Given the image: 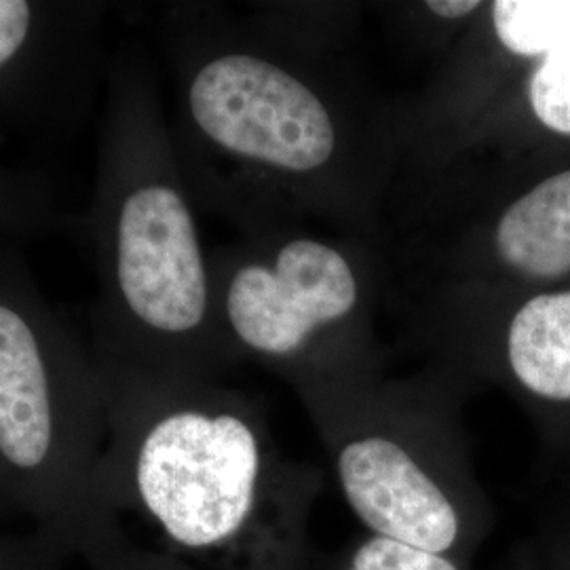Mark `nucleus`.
<instances>
[{
    "label": "nucleus",
    "mask_w": 570,
    "mask_h": 570,
    "mask_svg": "<svg viewBox=\"0 0 570 570\" xmlns=\"http://www.w3.org/2000/svg\"><path fill=\"white\" fill-rule=\"evenodd\" d=\"M508 357L530 393L570 402V292L534 296L515 313Z\"/></svg>",
    "instance_id": "obj_9"
},
{
    "label": "nucleus",
    "mask_w": 570,
    "mask_h": 570,
    "mask_svg": "<svg viewBox=\"0 0 570 570\" xmlns=\"http://www.w3.org/2000/svg\"><path fill=\"white\" fill-rule=\"evenodd\" d=\"M346 570H461L444 553L416 550L385 537H370L348 562Z\"/></svg>",
    "instance_id": "obj_14"
},
{
    "label": "nucleus",
    "mask_w": 570,
    "mask_h": 570,
    "mask_svg": "<svg viewBox=\"0 0 570 570\" xmlns=\"http://www.w3.org/2000/svg\"><path fill=\"white\" fill-rule=\"evenodd\" d=\"M91 570H193L169 551L146 550L134 543L122 527L110 530L106 537L82 551Z\"/></svg>",
    "instance_id": "obj_13"
},
{
    "label": "nucleus",
    "mask_w": 570,
    "mask_h": 570,
    "mask_svg": "<svg viewBox=\"0 0 570 570\" xmlns=\"http://www.w3.org/2000/svg\"><path fill=\"white\" fill-rule=\"evenodd\" d=\"M98 0H0V138H61L104 96L110 56Z\"/></svg>",
    "instance_id": "obj_5"
},
{
    "label": "nucleus",
    "mask_w": 570,
    "mask_h": 570,
    "mask_svg": "<svg viewBox=\"0 0 570 570\" xmlns=\"http://www.w3.org/2000/svg\"><path fill=\"white\" fill-rule=\"evenodd\" d=\"M338 478L346 503L374 537L444 556L456 546L459 511L400 444L385 438L346 444L338 456Z\"/></svg>",
    "instance_id": "obj_7"
},
{
    "label": "nucleus",
    "mask_w": 570,
    "mask_h": 570,
    "mask_svg": "<svg viewBox=\"0 0 570 570\" xmlns=\"http://www.w3.org/2000/svg\"><path fill=\"white\" fill-rule=\"evenodd\" d=\"M85 230L98 279V366L190 379L212 289L190 205L167 165L155 91L131 47L119 45L108 61Z\"/></svg>",
    "instance_id": "obj_1"
},
{
    "label": "nucleus",
    "mask_w": 570,
    "mask_h": 570,
    "mask_svg": "<svg viewBox=\"0 0 570 570\" xmlns=\"http://www.w3.org/2000/svg\"><path fill=\"white\" fill-rule=\"evenodd\" d=\"M68 558L70 551L42 530L0 532V570H63Z\"/></svg>",
    "instance_id": "obj_15"
},
{
    "label": "nucleus",
    "mask_w": 570,
    "mask_h": 570,
    "mask_svg": "<svg viewBox=\"0 0 570 570\" xmlns=\"http://www.w3.org/2000/svg\"><path fill=\"white\" fill-rule=\"evenodd\" d=\"M480 7L478 0H429L428 9L431 13L446 18V20H459L473 13Z\"/></svg>",
    "instance_id": "obj_16"
},
{
    "label": "nucleus",
    "mask_w": 570,
    "mask_h": 570,
    "mask_svg": "<svg viewBox=\"0 0 570 570\" xmlns=\"http://www.w3.org/2000/svg\"><path fill=\"white\" fill-rule=\"evenodd\" d=\"M492 21L511 53L548 58L570 39V0H497Z\"/></svg>",
    "instance_id": "obj_11"
},
{
    "label": "nucleus",
    "mask_w": 570,
    "mask_h": 570,
    "mask_svg": "<svg viewBox=\"0 0 570 570\" xmlns=\"http://www.w3.org/2000/svg\"><path fill=\"white\" fill-rule=\"evenodd\" d=\"M23 515L18 499L13 497L11 489L7 487L4 478L0 475V520H9V518H18Z\"/></svg>",
    "instance_id": "obj_17"
},
{
    "label": "nucleus",
    "mask_w": 570,
    "mask_h": 570,
    "mask_svg": "<svg viewBox=\"0 0 570 570\" xmlns=\"http://www.w3.org/2000/svg\"><path fill=\"white\" fill-rule=\"evenodd\" d=\"M184 112L204 148L279 171L326 164L336 131L326 106L275 61L244 49L204 56L186 75Z\"/></svg>",
    "instance_id": "obj_4"
},
{
    "label": "nucleus",
    "mask_w": 570,
    "mask_h": 570,
    "mask_svg": "<svg viewBox=\"0 0 570 570\" xmlns=\"http://www.w3.org/2000/svg\"><path fill=\"white\" fill-rule=\"evenodd\" d=\"M497 252L529 277L570 271V169L537 184L508 207L497 226Z\"/></svg>",
    "instance_id": "obj_8"
},
{
    "label": "nucleus",
    "mask_w": 570,
    "mask_h": 570,
    "mask_svg": "<svg viewBox=\"0 0 570 570\" xmlns=\"http://www.w3.org/2000/svg\"><path fill=\"white\" fill-rule=\"evenodd\" d=\"M106 440L91 346L45 301L18 244L0 242V475L35 529L70 556L121 524L96 501Z\"/></svg>",
    "instance_id": "obj_3"
},
{
    "label": "nucleus",
    "mask_w": 570,
    "mask_h": 570,
    "mask_svg": "<svg viewBox=\"0 0 570 570\" xmlns=\"http://www.w3.org/2000/svg\"><path fill=\"white\" fill-rule=\"evenodd\" d=\"M529 100L532 112L548 129L570 136V39L534 70Z\"/></svg>",
    "instance_id": "obj_12"
},
{
    "label": "nucleus",
    "mask_w": 570,
    "mask_h": 570,
    "mask_svg": "<svg viewBox=\"0 0 570 570\" xmlns=\"http://www.w3.org/2000/svg\"><path fill=\"white\" fill-rule=\"evenodd\" d=\"M68 225L70 218L61 212L45 176L9 164L0 155V242L20 245Z\"/></svg>",
    "instance_id": "obj_10"
},
{
    "label": "nucleus",
    "mask_w": 570,
    "mask_h": 570,
    "mask_svg": "<svg viewBox=\"0 0 570 570\" xmlns=\"http://www.w3.org/2000/svg\"><path fill=\"white\" fill-rule=\"evenodd\" d=\"M100 372L108 440L96 501L104 518L138 515L178 558L239 550L261 527L263 503L265 456L252 419L190 387V379Z\"/></svg>",
    "instance_id": "obj_2"
},
{
    "label": "nucleus",
    "mask_w": 570,
    "mask_h": 570,
    "mask_svg": "<svg viewBox=\"0 0 570 570\" xmlns=\"http://www.w3.org/2000/svg\"><path fill=\"white\" fill-rule=\"evenodd\" d=\"M357 301L351 266L330 245L296 239L275 261H245L230 271L223 313L230 334L268 357L296 353L315 327L345 317Z\"/></svg>",
    "instance_id": "obj_6"
}]
</instances>
